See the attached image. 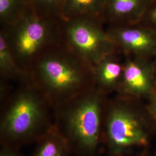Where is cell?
Returning <instances> with one entry per match:
<instances>
[{
    "label": "cell",
    "instance_id": "4fadbf2b",
    "mask_svg": "<svg viewBox=\"0 0 156 156\" xmlns=\"http://www.w3.org/2000/svg\"><path fill=\"white\" fill-rule=\"evenodd\" d=\"M106 0H64L61 17L68 19L80 16L101 19ZM103 21V20H102Z\"/></svg>",
    "mask_w": 156,
    "mask_h": 156
},
{
    "label": "cell",
    "instance_id": "8992f818",
    "mask_svg": "<svg viewBox=\"0 0 156 156\" xmlns=\"http://www.w3.org/2000/svg\"><path fill=\"white\" fill-rule=\"evenodd\" d=\"M104 26L101 19L93 17L62 19V43L94 67L106 56L119 52Z\"/></svg>",
    "mask_w": 156,
    "mask_h": 156
},
{
    "label": "cell",
    "instance_id": "d6986e66",
    "mask_svg": "<svg viewBox=\"0 0 156 156\" xmlns=\"http://www.w3.org/2000/svg\"><path fill=\"white\" fill-rule=\"evenodd\" d=\"M153 63H154V78H155L156 86V57L153 59Z\"/></svg>",
    "mask_w": 156,
    "mask_h": 156
},
{
    "label": "cell",
    "instance_id": "277c9868",
    "mask_svg": "<svg viewBox=\"0 0 156 156\" xmlns=\"http://www.w3.org/2000/svg\"><path fill=\"white\" fill-rule=\"evenodd\" d=\"M139 100L117 95L106 101L104 120V142L110 156H127L146 147L149 135L144 115L146 110Z\"/></svg>",
    "mask_w": 156,
    "mask_h": 156
},
{
    "label": "cell",
    "instance_id": "ac0fdd59",
    "mask_svg": "<svg viewBox=\"0 0 156 156\" xmlns=\"http://www.w3.org/2000/svg\"><path fill=\"white\" fill-rule=\"evenodd\" d=\"M149 104L146 105V109L151 117L156 120V91L148 100Z\"/></svg>",
    "mask_w": 156,
    "mask_h": 156
},
{
    "label": "cell",
    "instance_id": "9a60e30c",
    "mask_svg": "<svg viewBox=\"0 0 156 156\" xmlns=\"http://www.w3.org/2000/svg\"><path fill=\"white\" fill-rule=\"evenodd\" d=\"M64 0H29L31 9L42 16L61 17Z\"/></svg>",
    "mask_w": 156,
    "mask_h": 156
},
{
    "label": "cell",
    "instance_id": "6da1fadb",
    "mask_svg": "<svg viewBox=\"0 0 156 156\" xmlns=\"http://www.w3.org/2000/svg\"><path fill=\"white\" fill-rule=\"evenodd\" d=\"M28 73L53 109L94 87V67L62 42L39 56Z\"/></svg>",
    "mask_w": 156,
    "mask_h": 156
},
{
    "label": "cell",
    "instance_id": "9c48e42d",
    "mask_svg": "<svg viewBox=\"0 0 156 156\" xmlns=\"http://www.w3.org/2000/svg\"><path fill=\"white\" fill-rule=\"evenodd\" d=\"M153 0H106L102 19L107 26L136 24Z\"/></svg>",
    "mask_w": 156,
    "mask_h": 156
},
{
    "label": "cell",
    "instance_id": "7c38bea8",
    "mask_svg": "<svg viewBox=\"0 0 156 156\" xmlns=\"http://www.w3.org/2000/svg\"><path fill=\"white\" fill-rule=\"evenodd\" d=\"M0 76L8 82L20 84L30 82L29 74L17 64L2 30L0 31Z\"/></svg>",
    "mask_w": 156,
    "mask_h": 156
},
{
    "label": "cell",
    "instance_id": "2e32d148",
    "mask_svg": "<svg viewBox=\"0 0 156 156\" xmlns=\"http://www.w3.org/2000/svg\"><path fill=\"white\" fill-rule=\"evenodd\" d=\"M138 24L156 32V0H153Z\"/></svg>",
    "mask_w": 156,
    "mask_h": 156
},
{
    "label": "cell",
    "instance_id": "e0dca14e",
    "mask_svg": "<svg viewBox=\"0 0 156 156\" xmlns=\"http://www.w3.org/2000/svg\"><path fill=\"white\" fill-rule=\"evenodd\" d=\"M0 156H23L19 149L9 145H1Z\"/></svg>",
    "mask_w": 156,
    "mask_h": 156
},
{
    "label": "cell",
    "instance_id": "3957f363",
    "mask_svg": "<svg viewBox=\"0 0 156 156\" xmlns=\"http://www.w3.org/2000/svg\"><path fill=\"white\" fill-rule=\"evenodd\" d=\"M2 104L1 145L19 149L35 142L53 123V108L31 82L20 84Z\"/></svg>",
    "mask_w": 156,
    "mask_h": 156
},
{
    "label": "cell",
    "instance_id": "30bf717a",
    "mask_svg": "<svg viewBox=\"0 0 156 156\" xmlns=\"http://www.w3.org/2000/svg\"><path fill=\"white\" fill-rule=\"evenodd\" d=\"M119 52L110 54L94 66V87L108 95L117 92L123 71V60Z\"/></svg>",
    "mask_w": 156,
    "mask_h": 156
},
{
    "label": "cell",
    "instance_id": "5b68a950",
    "mask_svg": "<svg viewBox=\"0 0 156 156\" xmlns=\"http://www.w3.org/2000/svg\"><path fill=\"white\" fill-rule=\"evenodd\" d=\"M62 21L60 17L42 16L30 9L1 28L17 64L28 73L39 56L62 42Z\"/></svg>",
    "mask_w": 156,
    "mask_h": 156
},
{
    "label": "cell",
    "instance_id": "52a82bcc",
    "mask_svg": "<svg viewBox=\"0 0 156 156\" xmlns=\"http://www.w3.org/2000/svg\"><path fill=\"white\" fill-rule=\"evenodd\" d=\"M123 71L117 95L140 101L156 91L153 59L123 56Z\"/></svg>",
    "mask_w": 156,
    "mask_h": 156
},
{
    "label": "cell",
    "instance_id": "8fae6325",
    "mask_svg": "<svg viewBox=\"0 0 156 156\" xmlns=\"http://www.w3.org/2000/svg\"><path fill=\"white\" fill-rule=\"evenodd\" d=\"M31 156H72L66 139L54 122L35 142Z\"/></svg>",
    "mask_w": 156,
    "mask_h": 156
},
{
    "label": "cell",
    "instance_id": "7a4b0ae2",
    "mask_svg": "<svg viewBox=\"0 0 156 156\" xmlns=\"http://www.w3.org/2000/svg\"><path fill=\"white\" fill-rule=\"evenodd\" d=\"M106 95L94 87L53 111V122L74 156H97L104 142Z\"/></svg>",
    "mask_w": 156,
    "mask_h": 156
},
{
    "label": "cell",
    "instance_id": "ba28073f",
    "mask_svg": "<svg viewBox=\"0 0 156 156\" xmlns=\"http://www.w3.org/2000/svg\"><path fill=\"white\" fill-rule=\"evenodd\" d=\"M106 31L122 56L154 59L156 56V32L138 23L107 26Z\"/></svg>",
    "mask_w": 156,
    "mask_h": 156
},
{
    "label": "cell",
    "instance_id": "5bb4252c",
    "mask_svg": "<svg viewBox=\"0 0 156 156\" xmlns=\"http://www.w3.org/2000/svg\"><path fill=\"white\" fill-rule=\"evenodd\" d=\"M31 9L29 0H0V25L4 28Z\"/></svg>",
    "mask_w": 156,
    "mask_h": 156
}]
</instances>
